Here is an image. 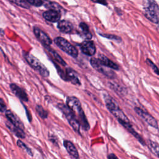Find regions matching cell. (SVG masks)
<instances>
[{
	"mask_svg": "<svg viewBox=\"0 0 159 159\" xmlns=\"http://www.w3.org/2000/svg\"><path fill=\"white\" fill-rule=\"evenodd\" d=\"M134 111H135V112L141 117L149 125L155 128V129H158V123L157 121L156 120V119L152 116L150 115L149 113H148L147 112L143 111V109H142L140 107H135L134 108Z\"/></svg>",
	"mask_w": 159,
	"mask_h": 159,
	"instance_id": "cell-8",
	"label": "cell"
},
{
	"mask_svg": "<svg viewBox=\"0 0 159 159\" xmlns=\"http://www.w3.org/2000/svg\"><path fill=\"white\" fill-rule=\"evenodd\" d=\"M7 111V106L2 98H0V112H5Z\"/></svg>",
	"mask_w": 159,
	"mask_h": 159,
	"instance_id": "cell-30",
	"label": "cell"
},
{
	"mask_svg": "<svg viewBox=\"0 0 159 159\" xmlns=\"http://www.w3.org/2000/svg\"><path fill=\"white\" fill-rule=\"evenodd\" d=\"M9 87L12 91V92L19 99L23 101L24 102H27L29 101V98L25 93V91L22 89L20 87L17 86L16 84L11 83L9 85Z\"/></svg>",
	"mask_w": 159,
	"mask_h": 159,
	"instance_id": "cell-11",
	"label": "cell"
},
{
	"mask_svg": "<svg viewBox=\"0 0 159 159\" xmlns=\"http://www.w3.org/2000/svg\"><path fill=\"white\" fill-rule=\"evenodd\" d=\"M146 62L147 63V64L152 68V69L153 70V71L157 74V75H159V70H158V67L155 65V63L153 62V61H152L150 59H148V58H147V60H146Z\"/></svg>",
	"mask_w": 159,
	"mask_h": 159,
	"instance_id": "cell-28",
	"label": "cell"
},
{
	"mask_svg": "<svg viewBox=\"0 0 159 159\" xmlns=\"http://www.w3.org/2000/svg\"><path fill=\"white\" fill-rule=\"evenodd\" d=\"M80 47L81 52L88 56H93L96 53L95 45L91 40H84L81 43Z\"/></svg>",
	"mask_w": 159,
	"mask_h": 159,
	"instance_id": "cell-10",
	"label": "cell"
},
{
	"mask_svg": "<svg viewBox=\"0 0 159 159\" xmlns=\"http://www.w3.org/2000/svg\"><path fill=\"white\" fill-rule=\"evenodd\" d=\"M11 3L15 4L21 7L25 8V9H29L30 8V4L27 2V1H11Z\"/></svg>",
	"mask_w": 159,
	"mask_h": 159,
	"instance_id": "cell-25",
	"label": "cell"
},
{
	"mask_svg": "<svg viewBox=\"0 0 159 159\" xmlns=\"http://www.w3.org/2000/svg\"><path fill=\"white\" fill-rule=\"evenodd\" d=\"M57 28L63 33H71L73 29V24L67 20H61L58 22Z\"/></svg>",
	"mask_w": 159,
	"mask_h": 159,
	"instance_id": "cell-15",
	"label": "cell"
},
{
	"mask_svg": "<svg viewBox=\"0 0 159 159\" xmlns=\"http://www.w3.org/2000/svg\"><path fill=\"white\" fill-rule=\"evenodd\" d=\"M5 114L9 122H11L14 126L24 130V126L23 125V123L21 122V120L18 118V117L16 114H14L10 110H7L5 112Z\"/></svg>",
	"mask_w": 159,
	"mask_h": 159,
	"instance_id": "cell-12",
	"label": "cell"
},
{
	"mask_svg": "<svg viewBox=\"0 0 159 159\" xmlns=\"http://www.w3.org/2000/svg\"><path fill=\"white\" fill-rule=\"evenodd\" d=\"M63 145L65 147L68 153L75 159L79 158L78 152L75 145L69 140H64Z\"/></svg>",
	"mask_w": 159,
	"mask_h": 159,
	"instance_id": "cell-16",
	"label": "cell"
},
{
	"mask_svg": "<svg viewBox=\"0 0 159 159\" xmlns=\"http://www.w3.org/2000/svg\"><path fill=\"white\" fill-rule=\"evenodd\" d=\"M58 108L62 112L65 117L66 118L68 123L73 128V129L78 133H80V124L77 120L74 113L71 111V109L65 104L59 103L57 104Z\"/></svg>",
	"mask_w": 159,
	"mask_h": 159,
	"instance_id": "cell-5",
	"label": "cell"
},
{
	"mask_svg": "<svg viewBox=\"0 0 159 159\" xmlns=\"http://www.w3.org/2000/svg\"><path fill=\"white\" fill-rule=\"evenodd\" d=\"M24 108H25V112H26V114H27V118H28V119H29V122H31V121H32V116H31V114H30V112L28 111V109L27 108L26 106H24Z\"/></svg>",
	"mask_w": 159,
	"mask_h": 159,
	"instance_id": "cell-31",
	"label": "cell"
},
{
	"mask_svg": "<svg viewBox=\"0 0 159 159\" xmlns=\"http://www.w3.org/2000/svg\"><path fill=\"white\" fill-rule=\"evenodd\" d=\"M45 48L54 60H55L56 61H57L58 63H60L63 66H65L66 65V62L63 60V58L58 55V53L57 52H55L54 50L50 48L49 47H46Z\"/></svg>",
	"mask_w": 159,
	"mask_h": 159,
	"instance_id": "cell-21",
	"label": "cell"
},
{
	"mask_svg": "<svg viewBox=\"0 0 159 159\" xmlns=\"http://www.w3.org/2000/svg\"><path fill=\"white\" fill-rule=\"evenodd\" d=\"M42 16L45 20L50 22H59L61 18V13L53 10H48L43 12Z\"/></svg>",
	"mask_w": 159,
	"mask_h": 159,
	"instance_id": "cell-13",
	"label": "cell"
},
{
	"mask_svg": "<svg viewBox=\"0 0 159 159\" xmlns=\"http://www.w3.org/2000/svg\"><path fill=\"white\" fill-rule=\"evenodd\" d=\"M148 147L152 152L159 157V145L158 143L153 141L148 140Z\"/></svg>",
	"mask_w": 159,
	"mask_h": 159,
	"instance_id": "cell-22",
	"label": "cell"
},
{
	"mask_svg": "<svg viewBox=\"0 0 159 159\" xmlns=\"http://www.w3.org/2000/svg\"><path fill=\"white\" fill-rule=\"evenodd\" d=\"M54 65L57 68V72L59 75V76L65 81H68L67 80V78H66V73H65V72L61 70V68L57 65L56 64L55 62H54Z\"/></svg>",
	"mask_w": 159,
	"mask_h": 159,
	"instance_id": "cell-27",
	"label": "cell"
},
{
	"mask_svg": "<svg viewBox=\"0 0 159 159\" xmlns=\"http://www.w3.org/2000/svg\"><path fill=\"white\" fill-rule=\"evenodd\" d=\"M80 34L85 39L88 40L91 39L93 35L89 31L88 25L84 22H81L79 25Z\"/></svg>",
	"mask_w": 159,
	"mask_h": 159,
	"instance_id": "cell-19",
	"label": "cell"
},
{
	"mask_svg": "<svg viewBox=\"0 0 159 159\" xmlns=\"http://www.w3.org/2000/svg\"><path fill=\"white\" fill-rule=\"evenodd\" d=\"M33 32L38 40L45 47H49L52 44V41L50 37L47 35V34H46L38 27H33Z\"/></svg>",
	"mask_w": 159,
	"mask_h": 159,
	"instance_id": "cell-9",
	"label": "cell"
},
{
	"mask_svg": "<svg viewBox=\"0 0 159 159\" xmlns=\"http://www.w3.org/2000/svg\"><path fill=\"white\" fill-rule=\"evenodd\" d=\"M36 111L39 116L43 119L47 118L48 117V112L41 106V105H37L35 107Z\"/></svg>",
	"mask_w": 159,
	"mask_h": 159,
	"instance_id": "cell-23",
	"label": "cell"
},
{
	"mask_svg": "<svg viewBox=\"0 0 159 159\" xmlns=\"http://www.w3.org/2000/svg\"><path fill=\"white\" fill-rule=\"evenodd\" d=\"M94 2H96V3H100V4H103L105 6L107 5V3L106 1H102V2H99V1H93Z\"/></svg>",
	"mask_w": 159,
	"mask_h": 159,
	"instance_id": "cell-33",
	"label": "cell"
},
{
	"mask_svg": "<svg viewBox=\"0 0 159 159\" xmlns=\"http://www.w3.org/2000/svg\"><path fill=\"white\" fill-rule=\"evenodd\" d=\"M23 56L29 65L33 69L38 71L41 76L43 77H48L49 76V71L37 58L31 53L24 51L23 52Z\"/></svg>",
	"mask_w": 159,
	"mask_h": 159,
	"instance_id": "cell-4",
	"label": "cell"
},
{
	"mask_svg": "<svg viewBox=\"0 0 159 159\" xmlns=\"http://www.w3.org/2000/svg\"><path fill=\"white\" fill-rule=\"evenodd\" d=\"M43 4L45 7L49 10H53L60 13H61L63 11H65V9L57 2L53 1H43Z\"/></svg>",
	"mask_w": 159,
	"mask_h": 159,
	"instance_id": "cell-20",
	"label": "cell"
},
{
	"mask_svg": "<svg viewBox=\"0 0 159 159\" xmlns=\"http://www.w3.org/2000/svg\"><path fill=\"white\" fill-rule=\"evenodd\" d=\"M145 16L151 22L159 25V6L154 1H145L143 2Z\"/></svg>",
	"mask_w": 159,
	"mask_h": 159,
	"instance_id": "cell-2",
	"label": "cell"
},
{
	"mask_svg": "<svg viewBox=\"0 0 159 159\" xmlns=\"http://www.w3.org/2000/svg\"><path fill=\"white\" fill-rule=\"evenodd\" d=\"M27 2L29 4L36 6V7H39L43 4V1L40 0H27Z\"/></svg>",
	"mask_w": 159,
	"mask_h": 159,
	"instance_id": "cell-29",
	"label": "cell"
},
{
	"mask_svg": "<svg viewBox=\"0 0 159 159\" xmlns=\"http://www.w3.org/2000/svg\"><path fill=\"white\" fill-rule=\"evenodd\" d=\"M66 106L74 113L75 116L77 115L76 117L83 129L84 130H88L90 127L89 124L82 109L80 101L75 96H68L66 98Z\"/></svg>",
	"mask_w": 159,
	"mask_h": 159,
	"instance_id": "cell-1",
	"label": "cell"
},
{
	"mask_svg": "<svg viewBox=\"0 0 159 159\" xmlns=\"http://www.w3.org/2000/svg\"><path fill=\"white\" fill-rule=\"evenodd\" d=\"M54 42L58 47H59L62 51L65 52L68 55L73 58H76L78 57V50L65 38L61 37H57L55 38Z\"/></svg>",
	"mask_w": 159,
	"mask_h": 159,
	"instance_id": "cell-6",
	"label": "cell"
},
{
	"mask_svg": "<svg viewBox=\"0 0 159 159\" xmlns=\"http://www.w3.org/2000/svg\"><path fill=\"white\" fill-rule=\"evenodd\" d=\"M6 125L7 127L12 132L14 133L17 137L20 138V139H24L25 137V133L24 132L23 130H21L20 129L14 126L13 124H12L11 122L9 121H7L6 122Z\"/></svg>",
	"mask_w": 159,
	"mask_h": 159,
	"instance_id": "cell-18",
	"label": "cell"
},
{
	"mask_svg": "<svg viewBox=\"0 0 159 159\" xmlns=\"http://www.w3.org/2000/svg\"><path fill=\"white\" fill-rule=\"evenodd\" d=\"M108 159H119L118 157L114 153H110L108 157H107Z\"/></svg>",
	"mask_w": 159,
	"mask_h": 159,
	"instance_id": "cell-32",
	"label": "cell"
},
{
	"mask_svg": "<svg viewBox=\"0 0 159 159\" xmlns=\"http://www.w3.org/2000/svg\"><path fill=\"white\" fill-rule=\"evenodd\" d=\"M100 35L101 36H102L104 37H106V38H107L109 39H111V40H114V41H116L117 42H120L122 41V39L120 37L117 36V35H111V34H100Z\"/></svg>",
	"mask_w": 159,
	"mask_h": 159,
	"instance_id": "cell-26",
	"label": "cell"
},
{
	"mask_svg": "<svg viewBox=\"0 0 159 159\" xmlns=\"http://www.w3.org/2000/svg\"><path fill=\"white\" fill-rule=\"evenodd\" d=\"M104 101L107 108L117 118L119 122L129 121L127 117L125 115L124 112L119 107L118 104L112 97L106 94L104 96Z\"/></svg>",
	"mask_w": 159,
	"mask_h": 159,
	"instance_id": "cell-3",
	"label": "cell"
},
{
	"mask_svg": "<svg viewBox=\"0 0 159 159\" xmlns=\"http://www.w3.org/2000/svg\"><path fill=\"white\" fill-rule=\"evenodd\" d=\"M66 75L68 81H70L72 84L75 85H80L81 81L78 74L76 71L71 68H67L66 69Z\"/></svg>",
	"mask_w": 159,
	"mask_h": 159,
	"instance_id": "cell-14",
	"label": "cell"
},
{
	"mask_svg": "<svg viewBox=\"0 0 159 159\" xmlns=\"http://www.w3.org/2000/svg\"><path fill=\"white\" fill-rule=\"evenodd\" d=\"M98 59L106 66L116 70H119V67L118 66V65L114 62H113L112 61H111V60H109L107 57H106L104 55H99Z\"/></svg>",
	"mask_w": 159,
	"mask_h": 159,
	"instance_id": "cell-17",
	"label": "cell"
},
{
	"mask_svg": "<svg viewBox=\"0 0 159 159\" xmlns=\"http://www.w3.org/2000/svg\"><path fill=\"white\" fill-rule=\"evenodd\" d=\"M17 146H18L19 148H22V150H25V152H27V153H28L29 155H30L31 156L33 155L31 150H30L29 148H28L27 146L22 141H21L20 140H17Z\"/></svg>",
	"mask_w": 159,
	"mask_h": 159,
	"instance_id": "cell-24",
	"label": "cell"
},
{
	"mask_svg": "<svg viewBox=\"0 0 159 159\" xmlns=\"http://www.w3.org/2000/svg\"><path fill=\"white\" fill-rule=\"evenodd\" d=\"M90 63L91 66L98 71L102 73L104 75L106 76L109 78H114L115 77V73L109 68L104 65L99 59L96 58H92L90 60Z\"/></svg>",
	"mask_w": 159,
	"mask_h": 159,
	"instance_id": "cell-7",
	"label": "cell"
}]
</instances>
